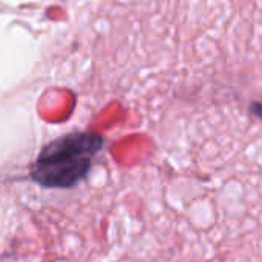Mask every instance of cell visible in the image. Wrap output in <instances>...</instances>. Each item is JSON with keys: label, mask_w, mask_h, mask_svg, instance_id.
<instances>
[{"label": "cell", "mask_w": 262, "mask_h": 262, "mask_svg": "<svg viewBox=\"0 0 262 262\" xmlns=\"http://www.w3.org/2000/svg\"><path fill=\"white\" fill-rule=\"evenodd\" d=\"M103 144V138L95 132L64 134L40 150L31 166V178L48 189L74 187L89 173Z\"/></svg>", "instance_id": "6da1fadb"}]
</instances>
